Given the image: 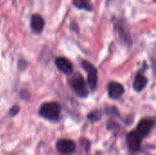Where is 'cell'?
Instances as JSON below:
<instances>
[{
  "mask_svg": "<svg viewBox=\"0 0 156 155\" xmlns=\"http://www.w3.org/2000/svg\"><path fill=\"white\" fill-rule=\"evenodd\" d=\"M154 125V122L153 120L144 119L138 123L136 129L127 135V144L131 151L137 152L140 150L142 141L150 133Z\"/></svg>",
  "mask_w": 156,
  "mask_h": 155,
  "instance_id": "6da1fadb",
  "label": "cell"
},
{
  "mask_svg": "<svg viewBox=\"0 0 156 155\" xmlns=\"http://www.w3.org/2000/svg\"><path fill=\"white\" fill-rule=\"evenodd\" d=\"M60 105L58 102H47L41 105L39 109V115L48 121L57 122L60 116Z\"/></svg>",
  "mask_w": 156,
  "mask_h": 155,
  "instance_id": "7a4b0ae2",
  "label": "cell"
},
{
  "mask_svg": "<svg viewBox=\"0 0 156 155\" xmlns=\"http://www.w3.org/2000/svg\"><path fill=\"white\" fill-rule=\"evenodd\" d=\"M69 86L73 90V91L80 98H86L89 94L87 84L83 79V77L80 73H76L72 75L69 79Z\"/></svg>",
  "mask_w": 156,
  "mask_h": 155,
  "instance_id": "3957f363",
  "label": "cell"
},
{
  "mask_svg": "<svg viewBox=\"0 0 156 155\" xmlns=\"http://www.w3.org/2000/svg\"><path fill=\"white\" fill-rule=\"evenodd\" d=\"M81 65L83 69L88 73V83L91 90H95L98 84V72L96 68L89 61L83 60L81 62Z\"/></svg>",
  "mask_w": 156,
  "mask_h": 155,
  "instance_id": "277c9868",
  "label": "cell"
},
{
  "mask_svg": "<svg viewBox=\"0 0 156 155\" xmlns=\"http://www.w3.org/2000/svg\"><path fill=\"white\" fill-rule=\"evenodd\" d=\"M57 151L62 155H69L73 153L76 150V144L73 141L69 139H61L56 143Z\"/></svg>",
  "mask_w": 156,
  "mask_h": 155,
  "instance_id": "5b68a950",
  "label": "cell"
},
{
  "mask_svg": "<svg viewBox=\"0 0 156 155\" xmlns=\"http://www.w3.org/2000/svg\"><path fill=\"white\" fill-rule=\"evenodd\" d=\"M116 30L119 33V37H121V39L125 44L130 45L132 43V38H131V35H130L129 29H128L125 22H122V19H120L116 23Z\"/></svg>",
  "mask_w": 156,
  "mask_h": 155,
  "instance_id": "8992f818",
  "label": "cell"
},
{
  "mask_svg": "<svg viewBox=\"0 0 156 155\" xmlns=\"http://www.w3.org/2000/svg\"><path fill=\"white\" fill-rule=\"evenodd\" d=\"M108 92H109V96H110L111 99L118 100L123 95L124 88L121 83L112 81L108 86Z\"/></svg>",
  "mask_w": 156,
  "mask_h": 155,
  "instance_id": "52a82bcc",
  "label": "cell"
},
{
  "mask_svg": "<svg viewBox=\"0 0 156 155\" xmlns=\"http://www.w3.org/2000/svg\"><path fill=\"white\" fill-rule=\"evenodd\" d=\"M55 64L58 69L65 74H70L73 70V66L71 62L66 58H63V57L57 58L55 60Z\"/></svg>",
  "mask_w": 156,
  "mask_h": 155,
  "instance_id": "ba28073f",
  "label": "cell"
},
{
  "mask_svg": "<svg viewBox=\"0 0 156 155\" xmlns=\"http://www.w3.org/2000/svg\"><path fill=\"white\" fill-rule=\"evenodd\" d=\"M30 26L35 33L39 34L42 32V30L45 26V21H44L43 17L40 16L39 15H33L31 17Z\"/></svg>",
  "mask_w": 156,
  "mask_h": 155,
  "instance_id": "9c48e42d",
  "label": "cell"
},
{
  "mask_svg": "<svg viewBox=\"0 0 156 155\" xmlns=\"http://www.w3.org/2000/svg\"><path fill=\"white\" fill-rule=\"evenodd\" d=\"M147 79L143 74H137L133 81V89L136 91H142L147 85Z\"/></svg>",
  "mask_w": 156,
  "mask_h": 155,
  "instance_id": "30bf717a",
  "label": "cell"
},
{
  "mask_svg": "<svg viewBox=\"0 0 156 155\" xmlns=\"http://www.w3.org/2000/svg\"><path fill=\"white\" fill-rule=\"evenodd\" d=\"M73 5L79 9H85L88 11L92 10V5L90 0H72Z\"/></svg>",
  "mask_w": 156,
  "mask_h": 155,
  "instance_id": "8fae6325",
  "label": "cell"
},
{
  "mask_svg": "<svg viewBox=\"0 0 156 155\" xmlns=\"http://www.w3.org/2000/svg\"><path fill=\"white\" fill-rule=\"evenodd\" d=\"M101 114L100 111H95L90 113L89 119H90V121H98V120L101 119Z\"/></svg>",
  "mask_w": 156,
  "mask_h": 155,
  "instance_id": "7c38bea8",
  "label": "cell"
},
{
  "mask_svg": "<svg viewBox=\"0 0 156 155\" xmlns=\"http://www.w3.org/2000/svg\"><path fill=\"white\" fill-rule=\"evenodd\" d=\"M18 111H19V108L17 106H14L10 110V115L11 116H16L18 113Z\"/></svg>",
  "mask_w": 156,
  "mask_h": 155,
  "instance_id": "4fadbf2b",
  "label": "cell"
},
{
  "mask_svg": "<svg viewBox=\"0 0 156 155\" xmlns=\"http://www.w3.org/2000/svg\"><path fill=\"white\" fill-rule=\"evenodd\" d=\"M154 1H156V0H154Z\"/></svg>",
  "mask_w": 156,
  "mask_h": 155,
  "instance_id": "5bb4252c",
  "label": "cell"
}]
</instances>
